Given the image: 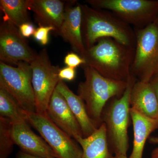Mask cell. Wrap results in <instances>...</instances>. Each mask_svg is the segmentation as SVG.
Returning <instances> with one entry per match:
<instances>
[{
    "instance_id": "obj_17",
    "label": "cell",
    "mask_w": 158,
    "mask_h": 158,
    "mask_svg": "<svg viewBox=\"0 0 158 158\" xmlns=\"http://www.w3.org/2000/svg\"><path fill=\"white\" fill-rule=\"evenodd\" d=\"M56 89L67 102L81 127L84 138L92 135L97 128L88 116L84 101L74 93L62 80L59 81Z\"/></svg>"
},
{
    "instance_id": "obj_19",
    "label": "cell",
    "mask_w": 158,
    "mask_h": 158,
    "mask_svg": "<svg viewBox=\"0 0 158 158\" xmlns=\"http://www.w3.org/2000/svg\"><path fill=\"white\" fill-rule=\"evenodd\" d=\"M29 0H1L0 9L4 13L3 22H9L19 27L25 23L31 22L28 13Z\"/></svg>"
},
{
    "instance_id": "obj_18",
    "label": "cell",
    "mask_w": 158,
    "mask_h": 158,
    "mask_svg": "<svg viewBox=\"0 0 158 158\" xmlns=\"http://www.w3.org/2000/svg\"><path fill=\"white\" fill-rule=\"evenodd\" d=\"M76 141L81 147L82 158H115L108 145L104 123L90 136L79 137Z\"/></svg>"
},
{
    "instance_id": "obj_31",
    "label": "cell",
    "mask_w": 158,
    "mask_h": 158,
    "mask_svg": "<svg viewBox=\"0 0 158 158\" xmlns=\"http://www.w3.org/2000/svg\"><path fill=\"white\" fill-rule=\"evenodd\" d=\"M155 23L157 25L158 27V17H157V18L156 19V20L155 21Z\"/></svg>"
},
{
    "instance_id": "obj_25",
    "label": "cell",
    "mask_w": 158,
    "mask_h": 158,
    "mask_svg": "<svg viewBox=\"0 0 158 158\" xmlns=\"http://www.w3.org/2000/svg\"><path fill=\"white\" fill-rule=\"evenodd\" d=\"M21 34L24 37H29L34 35L36 29L31 22L25 23L19 27Z\"/></svg>"
},
{
    "instance_id": "obj_8",
    "label": "cell",
    "mask_w": 158,
    "mask_h": 158,
    "mask_svg": "<svg viewBox=\"0 0 158 158\" xmlns=\"http://www.w3.org/2000/svg\"><path fill=\"white\" fill-rule=\"evenodd\" d=\"M30 65L32 70V84L36 113L48 116L50 101L61 80L59 77L60 68L52 64L46 49L40 51Z\"/></svg>"
},
{
    "instance_id": "obj_10",
    "label": "cell",
    "mask_w": 158,
    "mask_h": 158,
    "mask_svg": "<svg viewBox=\"0 0 158 158\" xmlns=\"http://www.w3.org/2000/svg\"><path fill=\"white\" fill-rule=\"evenodd\" d=\"M19 28L9 22L0 25V60L6 64L17 65L23 62L31 64L37 56Z\"/></svg>"
},
{
    "instance_id": "obj_28",
    "label": "cell",
    "mask_w": 158,
    "mask_h": 158,
    "mask_svg": "<svg viewBox=\"0 0 158 158\" xmlns=\"http://www.w3.org/2000/svg\"><path fill=\"white\" fill-rule=\"evenodd\" d=\"M148 141L151 144H158V137H151L149 138Z\"/></svg>"
},
{
    "instance_id": "obj_11",
    "label": "cell",
    "mask_w": 158,
    "mask_h": 158,
    "mask_svg": "<svg viewBox=\"0 0 158 158\" xmlns=\"http://www.w3.org/2000/svg\"><path fill=\"white\" fill-rule=\"evenodd\" d=\"M82 21L81 4L76 1L70 2V4L65 6L64 19L59 34L81 57L87 50L82 37Z\"/></svg>"
},
{
    "instance_id": "obj_14",
    "label": "cell",
    "mask_w": 158,
    "mask_h": 158,
    "mask_svg": "<svg viewBox=\"0 0 158 158\" xmlns=\"http://www.w3.org/2000/svg\"><path fill=\"white\" fill-rule=\"evenodd\" d=\"M29 10L33 11L39 26L52 27L59 35L64 19L65 6L59 0H29Z\"/></svg>"
},
{
    "instance_id": "obj_26",
    "label": "cell",
    "mask_w": 158,
    "mask_h": 158,
    "mask_svg": "<svg viewBox=\"0 0 158 158\" xmlns=\"http://www.w3.org/2000/svg\"><path fill=\"white\" fill-rule=\"evenodd\" d=\"M149 83H150L152 87L154 90L158 101V77L152 79Z\"/></svg>"
},
{
    "instance_id": "obj_4",
    "label": "cell",
    "mask_w": 158,
    "mask_h": 158,
    "mask_svg": "<svg viewBox=\"0 0 158 158\" xmlns=\"http://www.w3.org/2000/svg\"><path fill=\"white\" fill-rule=\"evenodd\" d=\"M137 81L131 75L123 94L110 100L102 113V121L106 125L108 145L110 151L115 155H127L129 148L127 130L131 118L130 97Z\"/></svg>"
},
{
    "instance_id": "obj_23",
    "label": "cell",
    "mask_w": 158,
    "mask_h": 158,
    "mask_svg": "<svg viewBox=\"0 0 158 158\" xmlns=\"http://www.w3.org/2000/svg\"><path fill=\"white\" fill-rule=\"evenodd\" d=\"M64 63L68 67L74 69L86 64L85 60L81 56L74 52L67 54L64 59Z\"/></svg>"
},
{
    "instance_id": "obj_5",
    "label": "cell",
    "mask_w": 158,
    "mask_h": 158,
    "mask_svg": "<svg viewBox=\"0 0 158 158\" xmlns=\"http://www.w3.org/2000/svg\"><path fill=\"white\" fill-rule=\"evenodd\" d=\"M134 29L136 44L131 74L137 81L149 83L158 77V27L154 22Z\"/></svg>"
},
{
    "instance_id": "obj_13",
    "label": "cell",
    "mask_w": 158,
    "mask_h": 158,
    "mask_svg": "<svg viewBox=\"0 0 158 158\" xmlns=\"http://www.w3.org/2000/svg\"><path fill=\"white\" fill-rule=\"evenodd\" d=\"M27 122L13 124L12 135L15 144L20 151L31 155L56 158L55 153L42 137L35 134Z\"/></svg>"
},
{
    "instance_id": "obj_20",
    "label": "cell",
    "mask_w": 158,
    "mask_h": 158,
    "mask_svg": "<svg viewBox=\"0 0 158 158\" xmlns=\"http://www.w3.org/2000/svg\"><path fill=\"white\" fill-rule=\"evenodd\" d=\"M0 116L9 119L13 124L27 122V112L11 94L0 88Z\"/></svg>"
},
{
    "instance_id": "obj_15",
    "label": "cell",
    "mask_w": 158,
    "mask_h": 158,
    "mask_svg": "<svg viewBox=\"0 0 158 158\" xmlns=\"http://www.w3.org/2000/svg\"><path fill=\"white\" fill-rule=\"evenodd\" d=\"M130 104L141 114L158 119V101L150 83L137 81L133 86Z\"/></svg>"
},
{
    "instance_id": "obj_29",
    "label": "cell",
    "mask_w": 158,
    "mask_h": 158,
    "mask_svg": "<svg viewBox=\"0 0 158 158\" xmlns=\"http://www.w3.org/2000/svg\"><path fill=\"white\" fill-rule=\"evenodd\" d=\"M151 158H158V147L152 151L151 153Z\"/></svg>"
},
{
    "instance_id": "obj_22",
    "label": "cell",
    "mask_w": 158,
    "mask_h": 158,
    "mask_svg": "<svg viewBox=\"0 0 158 158\" xmlns=\"http://www.w3.org/2000/svg\"><path fill=\"white\" fill-rule=\"evenodd\" d=\"M51 31L55 32V29L52 27L39 26L36 29L34 35V38L43 45H45L48 43L49 33Z\"/></svg>"
},
{
    "instance_id": "obj_12",
    "label": "cell",
    "mask_w": 158,
    "mask_h": 158,
    "mask_svg": "<svg viewBox=\"0 0 158 158\" xmlns=\"http://www.w3.org/2000/svg\"><path fill=\"white\" fill-rule=\"evenodd\" d=\"M47 114L58 127L75 140L79 137H84L76 118L65 99L56 89L50 101Z\"/></svg>"
},
{
    "instance_id": "obj_24",
    "label": "cell",
    "mask_w": 158,
    "mask_h": 158,
    "mask_svg": "<svg viewBox=\"0 0 158 158\" xmlns=\"http://www.w3.org/2000/svg\"><path fill=\"white\" fill-rule=\"evenodd\" d=\"M75 69L69 67H65L60 69L59 72V77L60 80L68 81H73L76 77Z\"/></svg>"
},
{
    "instance_id": "obj_3",
    "label": "cell",
    "mask_w": 158,
    "mask_h": 158,
    "mask_svg": "<svg viewBox=\"0 0 158 158\" xmlns=\"http://www.w3.org/2000/svg\"><path fill=\"white\" fill-rule=\"evenodd\" d=\"M81 66L85 80L79 84L77 94L84 101L88 116L98 129L103 123L102 115L106 105L111 99L123 94L128 81L107 78L90 66Z\"/></svg>"
},
{
    "instance_id": "obj_7",
    "label": "cell",
    "mask_w": 158,
    "mask_h": 158,
    "mask_svg": "<svg viewBox=\"0 0 158 158\" xmlns=\"http://www.w3.org/2000/svg\"><path fill=\"white\" fill-rule=\"evenodd\" d=\"M32 79L29 63L19 62L14 67L0 62V88L11 94L27 113L36 112Z\"/></svg>"
},
{
    "instance_id": "obj_2",
    "label": "cell",
    "mask_w": 158,
    "mask_h": 158,
    "mask_svg": "<svg viewBox=\"0 0 158 158\" xmlns=\"http://www.w3.org/2000/svg\"><path fill=\"white\" fill-rule=\"evenodd\" d=\"M82 11L81 31L86 49L100 39L112 38L127 46L135 48L136 37L132 27L112 12L81 4Z\"/></svg>"
},
{
    "instance_id": "obj_1",
    "label": "cell",
    "mask_w": 158,
    "mask_h": 158,
    "mask_svg": "<svg viewBox=\"0 0 158 158\" xmlns=\"http://www.w3.org/2000/svg\"><path fill=\"white\" fill-rule=\"evenodd\" d=\"M135 48L127 46L112 38L100 39L82 57L85 65L90 66L102 76L117 81H127Z\"/></svg>"
},
{
    "instance_id": "obj_30",
    "label": "cell",
    "mask_w": 158,
    "mask_h": 158,
    "mask_svg": "<svg viewBox=\"0 0 158 158\" xmlns=\"http://www.w3.org/2000/svg\"><path fill=\"white\" fill-rule=\"evenodd\" d=\"M115 158H128L127 155L122 154H116L115 155Z\"/></svg>"
},
{
    "instance_id": "obj_9",
    "label": "cell",
    "mask_w": 158,
    "mask_h": 158,
    "mask_svg": "<svg viewBox=\"0 0 158 158\" xmlns=\"http://www.w3.org/2000/svg\"><path fill=\"white\" fill-rule=\"evenodd\" d=\"M29 124L46 141L56 158H82V149L74 139L57 126L49 118L37 113H27Z\"/></svg>"
},
{
    "instance_id": "obj_27",
    "label": "cell",
    "mask_w": 158,
    "mask_h": 158,
    "mask_svg": "<svg viewBox=\"0 0 158 158\" xmlns=\"http://www.w3.org/2000/svg\"><path fill=\"white\" fill-rule=\"evenodd\" d=\"M15 158H45L40 157L36 156L31 155L28 154L21 151H19L17 153V155L16 156Z\"/></svg>"
},
{
    "instance_id": "obj_21",
    "label": "cell",
    "mask_w": 158,
    "mask_h": 158,
    "mask_svg": "<svg viewBox=\"0 0 158 158\" xmlns=\"http://www.w3.org/2000/svg\"><path fill=\"white\" fill-rule=\"evenodd\" d=\"M13 123L8 118L0 116V158H8L15 144L12 137Z\"/></svg>"
},
{
    "instance_id": "obj_16",
    "label": "cell",
    "mask_w": 158,
    "mask_h": 158,
    "mask_svg": "<svg viewBox=\"0 0 158 158\" xmlns=\"http://www.w3.org/2000/svg\"><path fill=\"white\" fill-rule=\"evenodd\" d=\"M130 115L134 138L132 151L128 158H142L146 141L151 134L158 129V119L147 117L131 107Z\"/></svg>"
},
{
    "instance_id": "obj_6",
    "label": "cell",
    "mask_w": 158,
    "mask_h": 158,
    "mask_svg": "<svg viewBox=\"0 0 158 158\" xmlns=\"http://www.w3.org/2000/svg\"><path fill=\"white\" fill-rule=\"evenodd\" d=\"M95 9L107 10L135 28H144L158 16V2L151 0H87Z\"/></svg>"
}]
</instances>
